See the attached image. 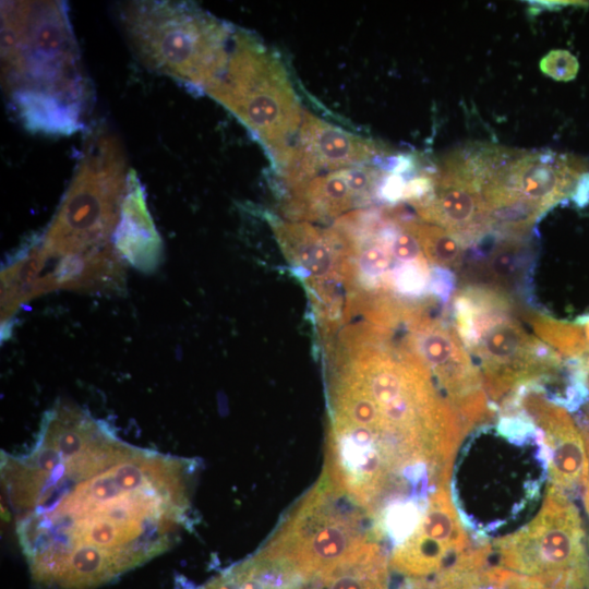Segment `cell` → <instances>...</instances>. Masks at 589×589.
<instances>
[{"instance_id":"1","label":"cell","mask_w":589,"mask_h":589,"mask_svg":"<svg viewBox=\"0 0 589 589\" xmlns=\"http://www.w3.org/2000/svg\"><path fill=\"white\" fill-rule=\"evenodd\" d=\"M197 462L132 445L77 408L2 453L1 486L36 589H97L168 551L191 524Z\"/></svg>"},{"instance_id":"2","label":"cell","mask_w":589,"mask_h":589,"mask_svg":"<svg viewBox=\"0 0 589 589\" xmlns=\"http://www.w3.org/2000/svg\"><path fill=\"white\" fill-rule=\"evenodd\" d=\"M361 354L344 372L366 405L353 423L328 426L323 473L377 513L446 486L468 431L412 350Z\"/></svg>"},{"instance_id":"3","label":"cell","mask_w":589,"mask_h":589,"mask_svg":"<svg viewBox=\"0 0 589 589\" xmlns=\"http://www.w3.org/2000/svg\"><path fill=\"white\" fill-rule=\"evenodd\" d=\"M1 60L4 89L25 128L69 135L83 127L91 88L64 2H2Z\"/></svg>"},{"instance_id":"4","label":"cell","mask_w":589,"mask_h":589,"mask_svg":"<svg viewBox=\"0 0 589 589\" xmlns=\"http://www.w3.org/2000/svg\"><path fill=\"white\" fill-rule=\"evenodd\" d=\"M495 435L493 445L469 441L456 453L450 474L461 522L480 538L532 518L550 479L546 447L527 416L503 417Z\"/></svg>"},{"instance_id":"5","label":"cell","mask_w":589,"mask_h":589,"mask_svg":"<svg viewBox=\"0 0 589 589\" xmlns=\"http://www.w3.org/2000/svg\"><path fill=\"white\" fill-rule=\"evenodd\" d=\"M120 15L137 58L151 70L204 92L224 72L235 29L199 7L135 1Z\"/></svg>"},{"instance_id":"6","label":"cell","mask_w":589,"mask_h":589,"mask_svg":"<svg viewBox=\"0 0 589 589\" xmlns=\"http://www.w3.org/2000/svg\"><path fill=\"white\" fill-rule=\"evenodd\" d=\"M382 539L370 513L322 473L257 551L310 585L368 542Z\"/></svg>"},{"instance_id":"7","label":"cell","mask_w":589,"mask_h":589,"mask_svg":"<svg viewBox=\"0 0 589 589\" xmlns=\"http://www.w3.org/2000/svg\"><path fill=\"white\" fill-rule=\"evenodd\" d=\"M453 311L455 328L467 351L479 359L493 401L521 386L554 378L560 371L558 353L524 329L504 292L466 287L455 296Z\"/></svg>"},{"instance_id":"8","label":"cell","mask_w":589,"mask_h":589,"mask_svg":"<svg viewBox=\"0 0 589 589\" xmlns=\"http://www.w3.org/2000/svg\"><path fill=\"white\" fill-rule=\"evenodd\" d=\"M486 568L536 589H589L582 520L566 493L550 484L531 520L490 544Z\"/></svg>"},{"instance_id":"9","label":"cell","mask_w":589,"mask_h":589,"mask_svg":"<svg viewBox=\"0 0 589 589\" xmlns=\"http://www.w3.org/2000/svg\"><path fill=\"white\" fill-rule=\"evenodd\" d=\"M205 93L232 112L283 165L304 110L284 63L272 50L248 32L235 31L226 68Z\"/></svg>"},{"instance_id":"10","label":"cell","mask_w":589,"mask_h":589,"mask_svg":"<svg viewBox=\"0 0 589 589\" xmlns=\"http://www.w3.org/2000/svg\"><path fill=\"white\" fill-rule=\"evenodd\" d=\"M472 158L491 228L510 237L566 197L585 171L575 157L549 152L483 146Z\"/></svg>"},{"instance_id":"11","label":"cell","mask_w":589,"mask_h":589,"mask_svg":"<svg viewBox=\"0 0 589 589\" xmlns=\"http://www.w3.org/2000/svg\"><path fill=\"white\" fill-rule=\"evenodd\" d=\"M124 156L118 141L94 134L50 231L59 242L87 243L110 227L113 205L127 185Z\"/></svg>"},{"instance_id":"12","label":"cell","mask_w":589,"mask_h":589,"mask_svg":"<svg viewBox=\"0 0 589 589\" xmlns=\"http://www.w3.org/2000/svg\"><path fill=\"white\" fill-rule=\"evenodd\" d=\"M409 347L432 374L436 387L450 404L468 431L493 414L480 369L454 326L413 315Z\"/></svg>"},{"instance_id":"13","label":"cell","mask_w":589,"mask_h":589,"mask_svg":"<svg viewBox=\"0 0 589 589\" xmlns=\"http://www.w3.org/2000/svg\"><path fill=\"white\" fill-rule=\"evenodd\" d=\"M428 175L431 189L411 202L421 218L452 232L464 244L480 239L491 229L468 151L445 156Z\"/></svg>"},{"instance_id":"14","label":"cell","mask_w":589,"mask_h":589,"mask_svg":"<svg viewBox=\"0 0 589 589\" xmlns=\"http://www.w3.org/2000/svg\"><path fill=\"white\" fill-rule=\"evenodd\" d=\"M471 548L448 486L436 489L409 534L395 544L389 566L406 578L434 575Z\"/></svg>"},{"instance_id":"15","label":"cell","mask_w":589,"mask_h":589,"mask_svg":"<svg viewBox=\"0 0 589 589\" xmlns=\"http://www.w3.org/2000/svg\"><path fill=\"white\" fill-rule=\"evenodd\" d=\"M385 151L375 142L304 110L298 134L279 167L290 190L333 171L366 165Z\"/></svg>"},{"instance_id":"16","label":"cell","mask_w":589,"mask_h":589,"mask_svg":"<svg viewBox=\"0 0 589 589\" xmlns=\"http://www.w3.org/2000/svg\"><path fill=\"white\" fill-rule=\"evenodd\" d=\"M538 385L518 388L510 400L539 429L549 457L550 484L563 492L585 485L588 458L582 435L561 405L542 394Z\"/></svg>"},{"instance_id":"17","label":"cell","mask_w":589,"mask_h":589,"mask_svg":"<svg viewBox=\"0 0 589 589\" xmlns=\"http://www.w3.org/2000/svg\"><path fill=\"white\" fill-rule=\"evenodd\" d=\"M389 557L382 541L373 540L316 577L309 589H389Z\"/></svg>"},{"instance_id":"18","label":"cell","mask_w":589,"mask_h":589,"mask_svg":"<svg viewBox=\"0 0 589 589\" xmlns=\"http://www.w3.org/2000/svg\"><path fill=\"white\" fill-rule=\"evenodd\" d=\"M195 589H309V584L256 551Z\"/></svg>"},{"instance_id":"19","label":"cell","mask_w":589,"mask_h":589,"mask_svg":"<svg viewBox=\"0 0 589 589\" xmlns=\"http://www.w3.org/2000/svg\"><path fill=\"white\" fill-rule=\"evenodd\" d=\"M291 204L298 217L336 216L363 200L353 189L348 168L321 175L291 190Z\"/></svg>"},{"instance_id":"20","label":"cell","mask_w":589,"mask_h":589,"mask_svg":"<svg viewBox=\"0 0 589 589\" xmlns=\"http://www.w3.org/2000/svg\"><path fill=\"white\" fill-rule=\"evenodd\" d=\"M285 250L313 276H326L336 259L337 232H322L306 223H281L275 228Z\"/></svg>"},{"instance_id":"21","label":"cell","mask_w":589,"mask_h":589,"mask_svg":"<svg viewBox=\"0 0 589 589\" xmlns=\"http://www.w3.org/2000/svg\"><path fill=\"white\" fill-rule=\"evenodd\" d=\"M489 545L471 546L441 572L422 578H406L396 589H488Z\"/></svg>"},{"instance_id":"22","label":"cell","mask_w":589,"mask_h":589,"mask_svg":"<svg viewBox=\"0 0 589 589\" xmlns=\"http://www.w3.org/2000/svg\"><path fill=\"white\" fill-rule=\"evenodd\" d=\"M118 245L135 255L143 248L152 252L159 243L156 231L146 211L143 189L133 170L128 173L127 195L121 211V221L117 230Z\"/></svg>"},{"instance_id":"23","label":"cell","mask_w":589,"mask_h":589,"mask_svg":"<svg viewBox=\"0 0 589 589\" xmlns=\"http://www.w3.org/2000/svg\"><path fill=\"white\" fill-rule=\"evenodd\" d=\"M400 226L416 238L422 253L432 263L449 268L461 264L464 243L452 232L429 223L409 220Z\"/></svg>"},{"instance_id":"24","label":"cell","mask_w":589,"mask_h":589,"mask_svg":"<svg viewBox=\"0 0 589 589\" xmlns=\"http://www.w3.org/2000/svg\"><path fill=\"white\" fill-rule=\"evenodd\" d=\"M533 326L537 334L561 353L577 360L589 354L586 327L545 318L533 321Z\"/></svg>"},{"instance_id":"25","label":"cell","mask_w":589,"mask_h":589,"mask_svg":"<svg viewBox=\"0 0 589 589\" xmlns=\"http://www.w3.org/2000/svg\"><path fill=\"white\" fill-rule=\"evenodd\" d=\"M525 252L519 237H507L496 243L488 262L492 277L502 283L513 280L524 265Z\"/></svg>"},{"instance_id":"26","label":"cell","mask_w":589,"mask_h":589,"mask_svg":"<svg viewBox=\"0 0 589 589\" xmlns=\"http://www.w3.org/2000/svg\"><path fill=\"white\" fill-rule=\"evenodd\" d=\"M541 72L555 81L568 82L576 77L579 63L574 55L564 49H553L539 63Z\"/></svg>"},{"instance_id":"27","label":"cell","mask_w":589,"mask_h":589,"mask_svg":"<svg viewBox=\"0 0 589 589\" xmlns=\"http://www.w3.org/2000/svg\"><path fill=\"white\" fill-rule=\"evenodd\" d=\"M393 260L388 236L383 241H376L364 247L360 252L359 264L365 275L381 277L389 271Z\"/></svg>"},{"instance_id":"28","label":"cell","mask_w":589,"mask_h":589,"mask_svg":"<svg viewBox=\"0 0 589 589\" xmlns=\"http://www.w3.org/2000/svg\"><path fill=\"white\" fill-rule=\"evenodd\" d=\"M389 250L394 260L404 263L410 264L424 261L418 241L402 227L401 230L389 235Z\"/></svg>"},{"instance_id":"29","label":"cell","mask_w":589,"mask_h":589,"mask_svg":"<svg viewBox=\"0 0 589 589\" xmlns=\"http://www.w3.org/2000/svg\"><path fill=\"white\" fill-rule=\"evenodd\" d=\"M581 430H582V438H584V442H585V447H586V453H587V458H588V476H587V480H586V483H585V486H586V489H585V506H586V509H587V512L589 514V408L585 413Z\"/></svg>"},{"instance_id":"30","label":"cell","mask_w":589,"mask_h":589,"mask_svg":"<svg viewBox=\"0 0 589 589\" xmlns=\"http://www.w3.org/2000/svg\"><path fill=\"white\" fill-rule=\"evenodd\" d=\"M488 589H533L526 586L507 582V581H501V582H491L488 584Z\"/></svg>"}]
</instances>
